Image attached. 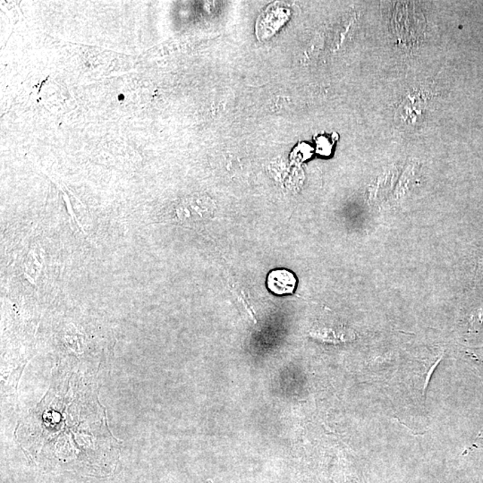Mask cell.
<instances>
[{
  "label": "cell",
  "mask_w": 483,
  "mask_h": 483,
  "mask_svg": "<svg viewBox=\"0 0 483 483\" xmlns=\"http://www.w3.org/2000/svg\"><path fill=\"white\" fill-rule=\"evenodd\" d=\"M268 289L275 295H282L295 291L296 278L292 272L286 270H275L268 275Z\"/></svg>",
  "instance_id": "6da1fadb"
},
{
  "label": "cell",
  "mask_w": 483,
  "mask_h": 483,
  "mask_svg": "<svg viewBox=\"0 0 483 483\" xmlns=\"http://www.w3.org/2000/svg\"><path fill=\"white\" fill-rule=\"evenodd\" d=\"M280 10L281 8H278L275 9L268 8V10L262 15V18L259 19L258 26H257V32H258V35L261 33L262 38L271 36L272 33H274L275 30L280 28L285 23V21L287 19V14L278 17L277 19H274V18L277 17Z\"/></svg>",
  "instance_id": "7a4b0ae2"
},
{
  "label": "cell",
  "mask_w": 483,
  "mask_h": 483,
  "mask_svg": "<svg viewBox=\"0 0 483 483\" xmlns=\"http://www.w3.org/2000/svg\"><path fill=\"white\" fill-rule=\"evenodd\" d=\"M483 323V304L471 315L470 324L473 329H479Z\"/></svg>",
  "instance_id": "3957f363"
},
{
  "label": "cell",
  "mask_w": 483,
  "mask_h": 483,
  "mask_svg": "<svg viewBox=\"0 0 483 483\" xmlns=\"http://www.w3.org/2000/svg\"><path fill=\"white\" fill-rule=\"evenodd\" d=\"M476 278L478 282H481V281L483 280V259H480L478 262V268H477Z\"/></svg>",
  "instance_id": "277c9868"
}]
</instances>
